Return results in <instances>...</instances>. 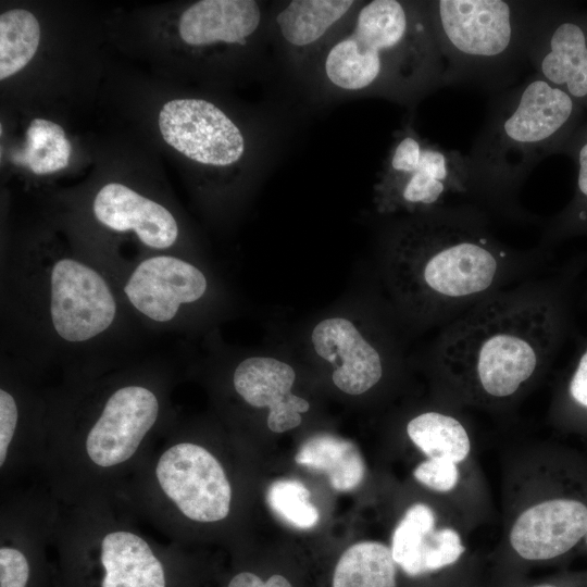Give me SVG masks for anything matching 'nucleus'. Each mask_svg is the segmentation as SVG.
Listing matches in <instances>:
<instances>
[{
    "label": "nucleus",
    "mask_w": 587,
    "mask_h": 587,
    "mask_svg": "<svg viewBox=\"0 0 587 587\" xmlns=\"http://www.w3.org/2000/svg\"><path fill=\"white\" fill-rule=\"evenodd\" d=\"M3 362L32 379L63 382L127 363L142 329L108 272L89 254L30 251L1 264Z\"/></svg>",
    "instance_id": "obj_1"
},
{
    "label": "nucleus",
    "mask_w": 587,
    "mask_h": 587,
    "mask_svg": "<svg viewBox=\"0 0 587 587\" xmlns=\"http://www.w3.org/2000/svg\"><path fill=\"white\" fill-rule=\"evenodd\" d=\"M586 262L578 258L504 288L441 328L429 355L449 402L504 408L540 380L571 328L574 288Z\"/></svg>",
    "instance_id": "obj_2"
},
{
    "label": "nucleus",
    "mask_w": 587,
    "mask_h": 587,
    "mask_svg": "<svg viewBox=\"0 0 587 587\" xmlns=\"http://www.w3.org/2000/svg\"><path fill=\"white\" fill-rule=\"evenodd\" d=\"M392 218L384 241L387 285L399 311L421 326L444 327L533 277L551 258L540 245L519 249L502 241L475 204L448 203Z\"/></svg>",
    "instance_id": "obj_3"
},
{
    "label": "nucleus",
    "mask_w": 587,
    "mask_h": 587,
    "mask_svg": "<svg viewBox=\"0 0 587 587\" xmlns=\"http://www.w3.org/2000/svg\"><path fill=\"white\" fill-rule=\"evenodd\" d=\"M170 392L164 367L132 361L48 394L43 457L63 497L111 492V479L134 471L171 425Z\"/></svg>",
    "instance_id": "obj_4"
},
{
    "label": "nucleus",
    "mask_w": 587,
    "mask_h": 587,
    "mask_svg": "<svg viewBox=\"0 0 587 587\" xmlns=\"http://www.w3.org/2000/svg\"><path fill=\"white\" fill-rule=\"evenodd\" d=\"M312 65L333 95L414 105L444 86L445 62L425 1H362Z\"/></svg>",
    "instance_id": "obj_5"
},
{
    "label": "nucleus",
    "mask_w": 587,
    "mask_h": 587,
    "mask_svg": "<svg viewBox=\"0 0 587 587\" xmlns=\"http://www.w3.org/2000/svg\"><path fill=\"white\" fill-rule=\"evenodd\" d=\"M585 115L567 93L536 73L496 93L464 154L467 197L486 213L530 221L517 202L521 187L540 161L562 153Z\"/></svg>",
    "instance_id": "obj_6"
},
{
    "label": "nucleus",
    "mask_w": 587,
    "mask_h": 587,
    "mask_svg": "<svg viewBox=\"0 0 587 587\" xmlns=\"http://www.w3.org/2000/svg\"><path fill=\"white\" fill-rule=\"evenodd\" d=\"M445 62L442 85L495 91L511 87L524 65L548 1H425Z\"/></svg>",
    "instance_id": "obj_7"
},
{
    "label": "nucleus",
    "mask_w": 587,
    "mask_h": 587,
    "mask_svg": "<svg viewBox=\"0 0 587 587\" xmlns=\"http://www.w3.org/2000/svg\"><path fill=\"white\" fill-rule=\"evenodd\" d=\"M165 434L134 470L128 503L165 530L174 519L199 524L227 519L233 489L221 461L203 445L173 437L170 427Z\"/></svg>",
    "instance_id": "obj_8"
},
{
    "label": "nucleus",
    "mask_w": 587,
    "mask_h": 587,
    "mask_svg": "<svg viewBox=\"0 0 587 587\" xmlns=\"http://www.w3.org/2000/svg\"><path fill=\"white\" fill-rule=\"evenodd\" d=\"M453 195L467 196L464 154L428 141L411 124L398 129L374 184L377 213L416 214L451 203Z\"/></svg>",
    "instance_id": "obj_9"
},
{
    "label": "nucleus",
    "mask_w": 587,
    "mask_h": 587,
    "mask_svg": "<svg viewBox=\"0 0 587 587\" xmlns=\"http://www.w3.org/2000/svg\"><path fill=\"white\" fill-rule=\"evenodd\" d=\"M113 492L72 501L66 522L55 520L54 533L93 554L99 587H167L164 562L152 538L111 508Z\"/></svg>",
    "instance_id": "obj_10"
},
{
    "label": "nucleus",
    "mask_w": 587,
    "mask_h": 587,
    "mask_svg": "<svg viewBox=\"0 0 587 587\" xmlns=\"http://www.w3.org/2000/svg\"><path fill=\"white\" fill-rule=\"evenodd\" d=\"M100 265L113 279L134 320L149 330L179 329L210 289L199 265L172 252Z\"/></svg>",
    "instance_id": "obj_11"
},
{
    "label": "nucleus",
    "mask_w": 587,
    "mask_h": 587,
    "mask_svg": "<svg viewBox=\"0 0 587 587\" xmlns=\"http://www.w3.org/2000/svg\"><path fill=\"white\" fill-rule=\"evenodd\" d=\"M528 65L587 112V10L548 1L533 38Z\"/></svg>",
    "instance_id": "obj_12"
},
{
    "label": "nucleus",
    "mask_w": 587,
    "mask_h": 587,
    "mask_svg": "<svg viewBox=\"0 0 587 587\" xmlns=\"http://www.w3.org/2000/svg\"><path fill=\"white\" fill-rule=\"evenodd\" d=\"M159 128L171 147L200 164L230 166L246 152L240 128L222 109L204 99L166 102L159 113Z\"/></svg>",
    "instance_id": "obj_13"
},
{
    "label": "nucleus",
    "mask_w": 587,
    "mask_h": 587,
    "mask_svg": "<svg viewBox=\"0 0 587 587\" xmlns=\"http://www.w3.org/2000/svg\"><path fill=\"white\" fill-rule=\"evenodd\" d=\"M587 536V502L575 495H551L522 509L508 540L523 560L550 561L573 551Z\"/></svg>",
    "instance_id": "obj_14"
},
{
    "label": "nucleus",
    "mask_w": 587,
    "mask_h": 587,
    "mask_svg": "<svg viewBox=\"0 0 587 587\" xmlns=\"http://www.w3.org/2000/svg\"><path fill=\"white\" fill-rule=\"evenodd\" d=\"M311 341L316 354L334 366L333 382L345 394H365L383 379V351L350 320L340 316L322 320L313 328Z\"/></svg>",
    "instance_id": "obj_15"
},
{
    "label": "nucleus",
    "mask_w": 587,
    "mask_h": 587,
    "mask_svg": "<svg viewBox=\"0 0 587 587\" xmlns=\"http://www.w3.org/2000/svg\"><path fill=\"white\" fill-rule=\"evenodd\" d=\"M91 212L100 225L114 233H133L153 252H171L179 238L178 222L165 205L120 183L100 188Z\"/></svg>",
    "instance_id": "obj_16"
},
{
    "label": "nucleus",
    "mask_w": 587,
    "mask_h": 587,
    "mask_svg": "<svg viewBox=\"0 0 587 587\" xmlns=\"http://www.w3.org/2000/svg\"><path fill=\"white\" fill-rule=\"evenodd\" d=\"M362 1L292 0L274 17L276 36L297 67L312 65L326 46L345 28Z\"/></svg>",
    "instance_id": "obj_17"
},
{
    "label": "nucleus",
    "mask_w": 587,
    "mask_h": 587,
    "mask_svg": "<svg viewBox=\"0 0 587 587\" xmlns=\"http://www.w3.org/2000/svg\"><path fill=\"white\" fill-rule=\"evenodd\" d=\"M33 379L1 363L0 469L1 473L22 460V450H45L48 394L32 387Z\"/></svg>",
    "instance_id": "obj_18"
},
{
    "label": "nucleus",
    "mask_w": 587,
    "mask_h": 587,
    "mask_svg": "<svg viewBox=\"0 0 587 587\" xmlns=\"http://www.w3.org/2000/svg\"><path fill=\"white\" fill-rule=\"evenodd\" d=\"M295 380L292 366L271 357H248L232 373V385L240 399L250 407L268 409L266 424L274 433L296 428L301 414L310 409L305 399L292 394Z\"/></svg>",
    "instance_id": "obj_19"
},
{
    "label": "nucleus",
    "mask_w": 587,
    "mask_h": 587,
    "mask_svg": "<svg viewBox=\"0 0 587 587\" xmlns=\"http://www.w3.org/2000/svg\"><path fill=\"white\" fill-rule=\"evenodd\" d=\"M263 24V11L254 0H201L180 15L178 33L191 47L223 45L243 48Z\"/></svg>",
    "instance_id": "obj_20"
},
{
    "label": "nucleus",
    "mask_w": 587,
    "mask_h": 587,
    "mask_svg": "<svg viewBox=\"0 0 587 587\" xmlns=\"http://www.w3.org/2000/svg\"><path fill=\"white\" fill-rule=\"evenodd\" d=\"M405 430L427 459L440 458L461 464L471 453L469 429L451 410L423 411L409 420Z\"/></svg>",
    "instance_id": "obj_21"
},
{
    "label": "nucleus",
    "mask_w": 587,
    "mask_h": 587,
    "mask_svg": "<svg viewBox=\"0 0 587 587\" xmlns=\"http://www.w3.org/2000/svg\"><path fill=\"white\" fill-rule=\"evenodd\" d=\"M295 460L300 465L324 472L338 491L358 487L365 474L364 461L355 445L329 434L307 439Z\"/></svg>",
    "instance_id": "obj_22"
},
{
    "label": "nucleus",
    "mask_w": 587,
    "mask_h": 587,
    "mask_svg": "<svg viewBox=\"0 0 587 587\" xmlns=\"http://www.w3.org/2000/svg\"><path fill=\"white\" fill-rule=\"evenodd\" d=\"M562 153L574 161L577 175L571 200L544 229L539 245L550 250L570 238L587 236V112Z\"/></svg>",
    "instance_id": "obj_23"
},
{
    "label": "nucleus",
    "mask_w": 587,
    "mask_h": 587,
    "mask_svg": "<svg viewBox=\"0 0 587 587\" xmlns=\"http://www.w3.org/2000/svg\"><path fill=\"white\" fill-rule=\"evenodd\" d=\"M396 565L390 547L378 541L358 542L337 562L333 587H396Z\"/></svg>",
    "instance_id": "obj_24"
},
{
    "label": "nucleus",
    "mask_w": 587,
    "mask_h": 587,
    "mask_svg": "<svg viewBox=\"0 0 587 587\" xmlns=\"http://www.w3.org/2000/svg\"><path fill=\"white\" fill-rule=\"evenodd\" d=\"M72 146L63 128L45 118H34L26 132V141L13 162L34 174L55 173L68 165Z\"/></svg>",
    "instance_id": "obj_25"
},
{
    "label": "nucleus",
    "mask_w": 587,
    "mask_h": 587,
    "mask_svg": "<svg viewBox=\"0 0 587 587\" xmlns=\"http://www.w3.org/2000/svg\"><path fill=\"white\" fill-rule=\"evenodd\" d=\"M40 41L39 22L22 9L0 15V79L21 71L35 55Z\"/></svg>",
    "instance_id": "obj_26"
},
{
    "label": "nucleus",
    "mask_w": 587,
    "mask_h": 587,
    "mask_svg": "<svg viewBox=\"0 0 587 587\" xmlns=\"http://www.w3.org/2000/svg\"><path fill=\"white\" fill-rule=\"evenodd\" d=\"M436 528V514L425 503L411 505L396 526L391 554L397 565L411 575L415 561L429 534Z\"/></svg>",
    "instance_id": "obj_27"
},
{
    "label": "nucleus",
    "mask_w": 587,
    "mask_h": 587,
    "mask_svg": "<svg viewBox=\"0 0 587 587\" xmlns=\"http://www.w3.org/2000/svg\"><path fill=\"white\" fill-rule=\"evenodd\" d=\"M552 405L553 417L563 424H587V337L574 354Z\"/></svg>",
    "instance_id": "obj_28"
},
{
    "label": "nucleus",
    "mask_w": 587,
    "mask_h": 587,
    "mask_svg": "<svg viewBox=\"0 0 587 587\" xmlns=\"http://www.w3.org/2000/svg\"><path fill=\"white\" fill-rule=\"evenodd\" d=\"M310 497L308 488L297 479L276 480L266 494L271 509L286 523L300 529L312 528L320 519Z\"/></svg>",
    "instance_id": "obj_29"
},
{
    "label": "nucleus",
    "mask_w": 587,
    "mask_h": 587,
    "mask_svg": "<svg viewBox=\"0 0 587 587\" xmlns=\"http://www.w3.org/2000/svg\"><path fill=\"white\" fill-rule=\"evenodd\" d=\"M24 525L16 519L2 522L0 587H26L30 579V558L25 550Z\"/></svg>",
    "instance_id": "obj_30"
},
{
    "label": "nucleus",
    "mask_w": 587,
    "mask_h": 587,
    "mask_svg": "<svg viewBox=\"0 0 587 587\" xmlns=\"http://www.w3.org/2000/svg\"><path fill=\"white\" fill-rule=\"evenodd\" d=\"M465 551L460 533L453 527L435 528L426 539L410 576L435 572L458 562Z\"/></svg>",
    "instance_id": "obj_31"
},
{
    "label": "nucleus",
    "mask_w": 587,
    "mask_h": 587,
    "mask_svg": "<svg viewBox=\"0 0 587 587\" xmlns=\"http://www.w3.org/2000/svg\"><path fill=\"white\" fill-rule=\"evenodd\" d=\"M459 465L446 459H426L414 469L413 476L426 488L447 494L453 491L460 482Z\"/></svg>",
    "instance_id": "obj_32"
},
{
    "label": "nucleus",
    "mask_w": 587,
    "mask_h": 587,
    "mask_svg": "<svg viewBox=\"0 0 587 587\" xmlns=\"http://www.w3.org/2000/svg\"><path fill=\"white\" fill-rule=\"evenodd\" d=\"M227 587H292L287 578L282 575H272L267 580H262L251 572L236 574Z\"/></svg>",
    "instance_id": "obj_33"
},
{
    "label": "nucleus",
    "mask_w": 587,
    "mask_h": 587,
    "mask_svg": "<svg viewBox=\"0 0 587 587\" xmlns=\"http://www.w3.org/2000/svg\"><path fill=\"white\" fill-rule=\"evenodd\" d=\"M532 587H557V586L552 584L544 583V584H538Z\"/></svg>",
    "instance_id": "obj_34"
}]
</instances>
